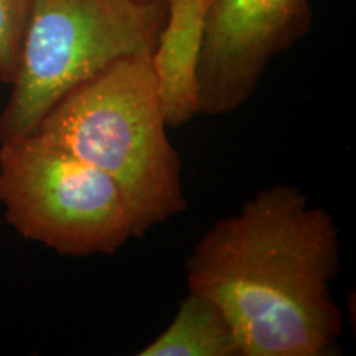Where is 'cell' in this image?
Returning a JSON list of instances; mask_svg holds the SVG:
<instances>
[{
  "label": "cell",
  "mask_w": 356,
  "mask_h": 356,
  "mask_svg": "<svg viewBox=\"0 0 356 356\" xmlns=\"http://www.w3.org/2000/svg\"><path fill=\"white\" fill-rule=\"evenodd\" d=\"M340 231L302 190L275 185L216 221L186 259L188 289L228 317L241 356L337 353Z\"/></svg>",
  "instance_id": "1"
},
{
  "label": "cell",
  "mask_w": 356,
  "mask_h": 356,
  "mask_svg": "<svg viewBox=\"0 0 356 356\" xmlns=\"http://www.w3.org/2000/svg\"><path fill=\"white\" fill-rule=\"evenodd\" d=\"M167 127L150 60L127 58L68 92L33 134L106 173L126 202L134 238H142L186 210Z\"/></svg>",
  "instance_id": "2"
},
{
  "label": "cell",
  "mask_w": 356,
  "mask_h": 356,
  "mask_svg": "<svg viewBox=\"0 0 356 356\" xmlns=\"http://www.w3.org/2000/svg\"><path fill=\"white\" fill-rule=\"evenodd\" d=\"M167 0H32L0 142L29 136L68 92L127 58H149Z\"/></svg>",
  "instance_id": "3"
},
{
  "label": "cell",
  "mask_w": 356,
  "mask_h": 356,
  "mask_svg": "<svg viewBox=\"0 0 356 356\" xmlns=\"http://www.w3.org/2000/svg\"><path fill=\"white\" fill-rule=\"evenodd\" d=\"M0 204L13 229L61 256H113L134 238L114 181L38 134L0 142Z\"/></svg>",
  "instance_id": "4"
},
{
  "label": "cell",
  "mask_w": 356,
  "mask_h": 356,
  "mask_svg": "<svg viewBox=\"0 0 356 356\" xmlns=\"http://www.w3.org/2000/svg\"><path fill=\"white\" fill-rule=\"evenodd\" d=\"M310 25L309 0H210L198 113L226 115L246 104L270 61L304 38Z\"/></svg>",
  "instance_id": "5"
},
{
  "label": "cell",
  "mask_w": 356,
  "mask_h": 356,
  "mask_svg": "<svg viewBox=\"0 0 356 356\" xmlns=\"http://www.w3.org/2000/svg\"><path fill=\"white\" fill-rule=\"evenodd\" d=\"M210 0H167L152 66L168 127H181L198 113V66Z\"/></svg>",
  "instance_id": "6"
},
{
  "label": "cell",
  "mask_w": 356,
  "mask_h": 356,
  "mask_svg": "<svg viewBox=\"0 0 356 356\" xmlns=\"http://www.w3.org/2000/svg\"><path fill=\"white\" fill-rule=\"evenodd\" d=\"M140 356H241L228 317L210 297L188 289L175 317Z\"/></svg>",
  "instance_id": "7"
},
{
  "label": "cell",
  "mask_w": 356,
  "mask_h": 356,
  "mask_svg": "<svg viewBox=\"0 0 356 356\" xmlns=\"http://www.w3.org/2000/svg\"><path fill=\"white\" fill-rule=\"evenodd\" d=\"M32 0H0V81L12 84Z\"/></svg>",
  "instance_id": "8"
}]
</instances>
